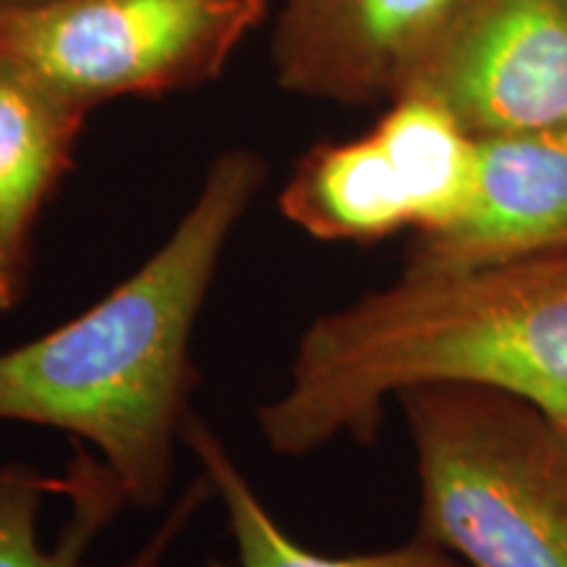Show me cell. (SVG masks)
I'll return each mask as SVG.
<instances>
[{
  "mask_svg": "<svg viewBox=\"0 0 567 567\" xmlns=\"http://www.w3.org/2000/svg\"><path fill=\"white\" fill-rule=\"evenodd\" d=\"M266 176L255 151L218 155L195 203L142 268L84 313L0 354V421L48 425L95 446L130 507H158L197 384L195 321Z\"/></svg>",
  "mask_w": 567,
  "mask_h": 567,
  "instance_id": "obj_1",
  "label": "cell"
},
{
  "mask_svg": "<svg viewBox=\"0 0 567 567\" xmlns=\"http://www.w3.org/2000/svg\"><path fill=\"white\" fill-rule=\"evenodd\" d=\"M431 384L505 392L567 429V252L405 276L310 326L289 389L258 410L276 455L371 442L389 396Z\"/></svg>",
  "mask_w": 567,
  "mask_h": 567,
  "instance_id": "obj_2",
  "label": "cell"
},
{
  "mask_svg": "<svg viewBox=\"0 0 567 567\" xmlns=\"http://www.w3.org/2000/svg\"><path fill=\"white\" fill-rule=\"evenodd\" d=\"M415 450V536L467 567H567V429L520 396L396 394Z\"/></svg>",
  "mask_w": 567,
  "mask_h": 567,
  "instance_id": "obj_3",
  "label": "cell"
},
{
  "mask_svg": "<svg viewBox=\"0 0 567 567\" xmlns=\"http://www.w3.org/2000/svg\"><path fill=\"white\" fill-rule=\"evenodd\" d=\"M268 0H45L0 19V53L90 113L216 80Z\"/></svg>",
  "mask_w": 567,
  "mask_h": 567,
  "instance_id": "obj_4",
  "label": "cell"
},
{
  "mask_svg": "<svg viewBox=\"0 0 567 567\" xmlns=\"http://www.w3.org/2000/svg\"><path fill=\"white\" fill-rule=\"evenodd\" d=\"M476 176V137L444 105L400 95L354 140L321 142L297 161L281 216L323 243L373 245L421 234L463 210Z\"/></svg>",
  "mask_w": 567,
  "mask_h": 567,
  "instance_id": "obj_5",
  "label": "cell"
},
{
  "mask_svg": "<svg viewBox=\"0 0 567 567\" xmlns=\"http://www.w3.org/2000/svg\"><path fill=\"white\" fill-rule=\"evenodd\" d=\"M413 92L473 137L567 126V0H455L408 71Z\"/></svg>",
  "mask_w": 567,
  "mask_h": 567,
  "instance_id": "obj_6",
  "label": "cell"
},
{
  "mask_svg": "<svg viewBox=\"0 0 567 567\" xmlns=\"http://www.w3.org/2000/svg\"><path fill=\"white\" fill-rule=\"evenodd\" d=\"M567 252V126L476 137L463 210L410 234L405 276L463 274Z\"/></svg>",
  "mask_w": 567,
  "mask_h": 567,
  "instance_id": "obj_7",
  "label": "cell"
},
{
  "mask_svg": "<svg viewBox=\"0 0 567 567\" xmlns=\"http://www.w3.org/2000/svg\"><path fill=\"white\" fill-rule=\"evenodd\" d=\"M455 0H281L271 61L287 92L339 105L400 95Z\"/></svg>",
  "mask_w": 567,
  "mask_h": 567,
  "instance_id": "obj_8",
  "label": "cell"
},
{
  "mask_svg": "<svg viewBox=\"0 0 567 567\" xmlns=\"http://www.w3.org/2000/svg\"><path fill=\"white\" fill-rule=\"evenodd\" d=\"M87 118V109L0 53V316L24 300L34 231L74 166Z\"/></svg>",
  "mask_w": 567,
  "mask_h": 567,
  "instance_id": "obj_9",
  "label": "cell"
},
{
  "mask_svg": "<svg viewBox=\"0 0 567 567\" xmlns=\"http://www.w3.org/2000/svg\"><path fill=\"white\" fill-rule=\"evenodd\" d=\"M126 507L122 481L80 442L66 476L0 465V567H84L95 538Z\"/></svg>",
  "mask_w": 567,
  "mask_h": 567,
  "instance_id": "obj_10",
  "label": "cell"
},
{
  "mask_svg": "<svg viewBox=\"0 0 567 567\" xmlns=\"http://www.w3.org/2000/svg\"><path fill=\"white\" fill-rule=\"evenodd\" d=\"M182 439L200 460L213 492L221 496L234 544H237L239 567H467L450 551L417 536L402 547L371 551V555L326 557L313 549H305L274 520V515L258 499L250 481L239 471L208 423L189 415L182 429Z\"/></svg>",
  "mask_w": 567,
  "mask_h": 567,
  "instance_id": "obj_11",
  "label": "cell"
},
{
  "mask_svg": "<svg viewBox=\"0 0 567 567\" xmlns=\"http://www.w3.org/2000/svg\"><path fill=\"white\" fill-rule=\"evenodd\" d=\"M213 494L216 492H213L210 478L205 476V473H200L193 484L184 488V494L179 496V499L168 507V513L161 520V526L153 530L151 538H147V542L142 544L134 555H130L116 565H103V567H161V563L168 555V549L174 547L176 538L184 534V528L189 526V520H193L197 509H200ZM84 567H90V565H84Z\"/></svg>",
  "mask_w": 567,
  "mask_h": 567,
  "instance_id": "obj_12",
  "label": "cell"
},
{
  "mask_svg": "<svg viewBox=\"0 0 567 567\" xmlns=\"http://www.w3.org/2000/svg\"><path fill=\"white\" fill-rule=\"evenodd\" d=\"M38 3H45V0H0V19L9 17L13 11L30 9V6H38Z\"/></svg>",
  "mask_w": 567,
  "mask_h": 567,
  "instance_id": "obj_13",
  "label": "cell"
}]
</instances>
